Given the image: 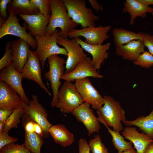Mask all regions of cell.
I'll list each match as a JSON object with an SVG mask.
<instances>
[{
	"label": "cell",
	"mask_w": 153,
	"mask_h": 153,
	"mask_svg": "<svg viewBox=\"0 0 153 153\" xmlns=\"http://www.w3.org/2000/svg\"><path fill=\"white\" fill-rule=\"evenodd\" d=\"M40 11V13L46 16H50L51 8L50 0H30Z\"/></svg>",
	"instance_id": "obj_33"
},
{
	"label": "cell",
	"mask_w": 153,
	"mask_h": 153,
	"mask_svg": "<svg viewBox=\"0 0 153 153\" xmlns=\"http://www.w3.org/2000/svg\"><path fill=\"white\" fill-rule=\"evenodd\" d=\"M23 78L21 73L15 69L12 62L1 70L0 73V80L15 90L24 103L29 104L30 100L26 95L22 85Z\"/></svg>",
	"instance_id": "obj_14"
},
{
	"label": "cell",
	"mask_w": 153,
	"mask_h": 153,
	"mask_svg": "<svg viewBox=\"0 0 153 153\" xmlns=\"http://www.w3.org/2000/svg\"><path fill=\"white\" fill-rule=\"evenodd\" d=\"M19 15L27 24L26 27L29 30V33L33 36L44 35L49 22L50 16H46L41 13L31 15Z\"/></svg>",
	"instance_id": "obj_20"
},
{
	"label": "cell",
	"mask_w": 153,
	"mask_h": 153,
	"mask_svg": "<svg viewBox=\"0 0 153 153\" xmlns=\"http://www.w3.org/2000/svg\"><path fill=\"white\" fill-rule=\"evenodd\" d=\"M88 77L101 78L104 76L97 72L93 65L92 59L87 56L79 63L71 72L64 73L61 79L72 82Z\"/></svg>",
	"instance_id": "obj_15"
},
{
	"label": "cell",
	"mask_w": 153,
	"mask_h": 153,
	"mask_svg": "<svg viewBox=\"0 0 153 153\" xmlns=\"http://www.w3.org/2000/svg\"><path fill=\"white\" fill-rule=\"evenodd\" d=\"M66 7L70 18L83 27H95V22L99 17L92 8L87 7L84 0H62Z\"/></svg>",
	"instance_id": "obj_3"
},
{
	"label": "cell",
	"mask_w": 153,
	"mask_h": 153,
	"mask_svg": "<svg viewBox=\"0 0 153 153\" xmlns=\"http://www.w3.org/2000/svg\"><path fill=\"white\" fill-rule=\"evenodd\" d=\"M40 61L35 51L29 50L27 60L21 72L23 78L36 82L50 96L51 94L44 84L41 77Z\"/></svg>",
	"instance_id": "obj_13"
},
{
	"label": "cell",
	"mask_w": 153,
	"mask_h": 153,
	"mask_svg": "<svg viewBox=\"0 0 153 153\" xmlns=\"http://www.w3.org/2000/svg\"><path fill=\"white\" fill-rule=\"evenodd\" d=\"M11 0H0V27L7 20L8 15L7 12V6L11 1Z\"/></svg>",
	"instance_id": "obj_35"
},
{
	"label": "cell",
	"mask_w": 153,
	"mask_h": 153,
	"mask_svg": "<svg viewBox=\"0 0 153 153\" xmlns=\"http://www.w3.org/2000/svg\"><path fill=\"white\" fill-rule=\"evenodd\" d=\"M23 109L24 114L41 127L43 132V138H48L50 135L49 129L52 124L47 119L48 112L39 103L38 97L33 95L29 104L25 103Z\"/></svg>",
	"instance_id": "obj_10"
},
{
	"label": "cell",
	"mask_w": 153,
	"mask_h": 153,
	"mask_svg": "<svg viewBox=\"0 0 153 153\" xmlns=\"http://www.w3.org/2000/svg\"><path fill=\"white\" fill-rule=\"evenodd\" d=\"M133 63L134 65L141 67L150 68L153 66V55L148 52L145 51Z\"/></svg>",
	"instance_id": "obj_31"
},
{
	"label": "cell",
	"mask_w": 153,
	"mask_h": 153,
	"mask_svg": "<svg viewBox=\"0 0 153 153\" xmlns=\"http://www.w3.org/2000/svg\"><path fill=\"white\" fill-rule=\"evenodd\" d=\"M107 129L112 137V141L114 148L118 151V153L122 152L133 147L130 141H126L124 138L120 133L110 129L106 124H104Z\"/></svg>",
	"instance_id": "obj_28"
},
{
	"label": "cell",
	"mask_w": 153,
	"mask_h": 153,
	"mask_svg": "<svg viewBox=\"0 0 153 153\" xmlns=\"http://www.w3.org/2000/svg\"><path fill=\"white\" fill-rule=\"evenodd\" d=\"M34 131L40 136L43 138L44 133L42 128L35 122L34 123Z\"/></svg>",
	"instance_id": "obj_41"
},
{
	"label": "cell",
	"mask_w": 153,
	"mask_h": 153,
	"mask_svg": "<svg viewBox=\"0 0 153 153\" xmlns=\"http://www.w3.org/2000/svg\"><path fill=\"white\" fill-rule=\"evenodd\" d=\"M122 122L126 126L138 127L143 132L153 139V109L148 115L140 116L132 120H126Z\"/></svg>",
	"instance_id": "obj_25"
},
{
	"label": "cell",
	"mask_w": 153,
	"mask_h": 153,
	"mask_svg": "<svg viewBox=\"0 0 153 153\" xmlns=\"http://www.w3.org/2000/svg\"><path fill=\"white\" fill-rule=\"evenodd\" d=\"M17 92L0 80V109L14 110L23 108L24 103Z\"/></svg>",
	"instance_id": "obj_16"
},
{
	"label": "cell",
	"mask_w": 153,
	"mask_h": 153,
	"mask_svg": "<svg viewBox=\"0 0 153 153\" xmlns=\"http://www.w3.org/2000/svg\"><path fill=\"white\" fill-rule=\"evenodd\" d=\"M11 42H6L5 46V52L0 60V70H1L12 62V50L11 48Z\"/></svg>",
	"instance_id": "obj_34"
},
{
	"label": "cell",
	"mask_w": 153,
	"mask_h": 153,
	"mask_svg": "<svg viewBox=\"0 0 153 153\" xmlns=\"http://www.w3.org/2000/svg\"><path fill=\"white\" fill-rule=\"evenodd\" d=\"M57 43L63 47L68 53L64 73L71 72L79 63L87 57L83 48L75 39H69L60 36Z\"/></svg>",
	"instance_id": "obj_9"
},
{
	"label": "cell",
	"mask_w": 153,
	"mask_h": 153,
	"mask_svg": "<svg viewBox=\"0 0 153 153\" xmlns=\"http://www.w3.org/2000/svg\"><path fill=\"white\" fill-rule=\"evenodd\" d=\"M145 33H136L123 28H115L112 31L113 42L116 47L126 44L134 40L143 41Z\"/></svg>",
	"instance_id": "obj_24"
},
{
	"label": "cell",
	"mask_w": 153,
	"mask_h": 153,
	"mask_svg": "<svg viewBox=\"0 0 153 153\" xmlns=\"http://www.w3.org/2000/svg\"><path fill=\"white\" fill-rule=\"evenodd\" d=\"M143 41L134 40L116 47L115 53L125 60L133 62L145 51Z\"/></svg>",
	"instance_id": "obj_21"
},
{
	"label": "cell",
	"mask_w": 153,
	"mask_h": 153,
	"mask_svg": "<svg viewBox=\"0 0 153 153\" xmlns=\"http://www.w3.org/2000/svg\"><path fill=\"white\" fill-rule=\"evenodd\" d=\"M144 153H153V143H150L147 146Z\"/></svg>",
	"instance_id": "obj_43"
},
{
	"label": "cell",
	"mask_w": 153,
	"mask_h": 153,
	"mask_svg": "<svg viewBox=\"0 0 153 153\" xmlns=\"http://www.w3.org/2000/svg\"><path fill=\"white\" fill-rule=\"evenodd\" d=\"M14 110L0 109V122H5Z\"/></svg>",
	"instance_id": "obj_39"
},
{
	"label": "cell",
	"mask_w": 153,
	"mask_h": 153,
	"mask_svg": "<svg viewBox=\"0 0 153 153\" xmlns=\"http://www.w3.org/2000/svg\"><path fill=\"white\" fill-rule=\"evenodd\" d=\"M51 14L49 23L44 35H51L59 27L60 36L67 39L69 33L78 24L69 17L67 8L62 0H50Z\"/></svg>",
	"instance_id": "obj_1"
},
{
	"label": "cell",
	"mask_w": 153,
	"mask_h": 153,
	"mask_svg": "<svg viewBox=\"0 0 153 153\" xmlns=\"http://www.w3.org/2000/svg\"><path fill=\"white\" fill-rule=\"evenodd\" d=\"M55 106L64 114L71 113L84 102L75 84L65 81L59 90Z\"/></svg>",
	"instance_id": "obj_5"
},
{
	"label": "cell",
	"mask_w": 153,
	"mask_h": 153,
	"mask_svg": "<svg viewBox=\"0 0 153 153\" xmlns=\"http://www.w3.org/2000/svg\"><path fill=\"white\" fill-rule=\"evenodd\" d=\"M143 41L145 47L148 48V52L153 55V35L145 33Z\"/></svg>",
	"instance_id": "obj_37"
},
{
	"label": "cell",
	"mask_w": 153,
	"mask_h": 153,
	"mask_svg": "<svg viewBox=\"0 0 153 153\" xmlns=\"http://www.w3.org/2000/svg\"><path fill=\"white\" fill-rule=\"evenodd\" d=\"M88 144L92 153H109L99 135H95L94 138L90 140Z\"/></svg>",
	"instance_id": "obj_30"
},
{
	"label": "cell",
	"mask_w": 153,
	"mask_h": 153,
	"mask_svg": "<svg viewBox=\"0 0 153 153\" xmlns=\"http://www.w3.org/2000/svg\"><path fill=\"white\" fill-rule=\"evenodd\" d=\"M24 114V109L23 108L15 109L5 122L3 131L9 132L12 128H17Z\"/></svg>",
	"instance_id": "obj_29"
},
{
	"label": "cell",
	"mask_w": 153,
	"mask_h": 153,
	"mask_svg": "<svg viewBox=\"0 0 153 153\" xmlns=\"http://www.w3.org/2000/svg\"><path fill=\"white\" fill-rule=\"evenodd\" d=\"M122 136L133 144L137 153H144L153 139L143 132L140 133L135 127L126 126L121 131Z\"/></svg>",
	"instance_id": "obj_19"
},
{
	"label": "cell",
	"mask_w": 153,
	"mask_h": 153,
	"mask_svg": "<svg viewBox=\"0 0 153 153\" xmlns=\"http://www.w3.org/2000/svg\"><path fill=\"white\" fill-rule=\"evenodd\" d=\"M49 132L54 141L63 148L71 145L75 141L74 135L63 124L52 125L49 129Z\"/></svg>",
	"instance_id": "obj_22"
},
{
	"label": "cell",
	"mask_w": 153,
	"mask_h": 153,
	"mask_svg": "<svg viewBox=\"0 0 153 153\" xmlns=\"http://www.w3.org/2000/svg\"><path fill=\"white\" fill-rule=\"evenodd\" d=\"M122 11L124 13H129L130 16L129 24L132 26L137 17L140 16L145 18L146 13H151L153 11V8L143 5L137 0H126L124 3Z\"/></svg>",
	"instance_id": "obj_23"
},
{
	"label": "cell",
	"mask_w": 153,
	"mask_h": 153,
	"mask_svg": "<svg viewBox=\"0 0 153 153\" xmlns=\"http://www.w3.org/2000/svg\"><path fill=\"white\" fill-rule=\"evenodd\" d=\"M18 140L17 138L10 136L8 132L3 131L0 133V149L7 144L16 143Z\"/></svg>",
	"instance_id": "obj_36"
},
{
	"label": "cell",
	"mask_w": 153,
	"mask_h": 153,
	"mask_svg": "<svg viewBox=\"0 0 153 153\" xmlns=\"http://www.w3.org/2000/svg\"><path fill=\"white\" fill-rule=\"evenodd\" d=\"M8 18L0 27V39L8 35H14L27 42L33 49H37V42L34 37L26 30L25 26L22 27L17 15L10 6L9 3L7 6Z\"/></svg>",
	"instance_id": "obj_6"
},
{
	"label": "cell",
	"mask_w": 153,
	"mask_h": 153,
	"mask_svg": "<svg viewBox=\"0 0 153 153\" xmlns=\"http://www.w3.org/2000/svg\"><path fill=\"white\" fill-rule=\"evenodd\" d=\"M5 125V122H0V133H2L4 130Z\"/></svg>",
	"instance_id": "obj_45"
},
{
	"label": "cell",
	"mask_w": 153,
	"mask_h": 153,
	"mask_svg": "<svg viewBox=\"0 0 153 153\" xmlns=\"http://www.w3.org/2000/svg\"><path fill=\"white\" fill-rule=\"evenodd\" d=\"M47 60L49 70L45 73L44 76L51 83L53 94L51 106L53 107H55L58 102V93L61 83L60 80L64 73L66 61L58 55H52L49 57Z\"/></svg>",
	"instance_id": "obj_7"
},
{
	"label": "cell",
	"mask_w": 153,
	"mask_h": 153,
	"mask_svg": "<svg viewBox=\"0 0 153 153\" xmlns=\"http://www.w3.org/2000/svg\"><path fill=\"white\" fill-rule=\"evenodd\" d=\"M90 106L89 103L84 102L71 113L78 122L84 125L89 136L94 132L99 133L101 128L98 119L94 115Z\"/></svg>",
	"instance_id": "obj_12"
},
{
	"label": "cell",
	"mask_w": 153,
	"mask_h": 153,
	"mask_svg": "<svg viewBox=\"0 0 153 153\" xmlns=\"http://www.w3.org/2000/svg\"><path fill=\"white\" fill-rule=\"evenodd\" d=\"M60 31L56 29L51 35H44L41 36H36L37 47L35 52L40 61L42 69L48 58L53 55L62 54L67 56V52L64 48H61L57 45V39L60 36Z\"/></svg>",
	"instance_id": "obj_4"
},
{
	"label": "cell",
	"mask_w": 153,
	"mask_h": 153,
	"mask_svg": "<svg viewBox=\"0 0 153 153\" xmlns=\"http://www.w3.org/2000/svg\"><path fill=\"white\" fill-rule=\"evenodd\" d=\"M118 153H137L134 147L133 148L124 151L122 152Z\"/></svg>",
	"instance_id": "obj_44"
},
{
	"label": "cell",
	"mask_w": 153,
	"mask_h": 153,
	"mask_svg": "<svg viewBox=\"0 0 153 153\" xmlns=\"http://www.w3.org/2000/svg\"><path fill=\"white\" fill-rule=\"evenodd\" d=\"M137 1L143 4L147 7L150 5H153V0H137Z\"/></svg>",
	"instance_id": "obj_42"
},
{
	"label": "cell",
	"mask_w": 153,
	"mask_h": 153,
	"mask_svg": "<svg viewBox=\"0 0 153 153\" xmlns=\"http://www.w3.org/2000/svg\"><path fill=\"white\" fill-rule=\"evenodd\" d=\"M0 153H31L23 143H11L0 149Z\"/></svg>",
	"instance_id": "obj_32"
},
{
	"label": "cell",
	"mask_w": 153,
	"mask_h": 153,
	"mask_svg": "<svg viewBox=\"0 0 153 153\" xmlns=\"http://www.w3.org/2000/svg\"><path fill=\"white\" fill-rule=\"evenodd\" d=\"M9 4L17 15H31L40 13L39 10L31 3L30 0H13Z\"/></svg>",
	"instance_id": "obj_26"
},
{
	"label": "cell",
	"mask_w": 153,
	"mask_h": 153,
	"mask_svg": "<svg viewBox=\"0 0 153 153\" xmlns=\"http://www.w3.org/2000/svg\"><path fill=\"white\" fill-rule=\"evenodd\" d=\"M75 39L84 50L91 55L94 67L96 70H99L104 60L108 57L109 53L107 51L110 48L111 43L108 42L103 44L91 45L86 43L79 37Z\"/></svg>",
	"instance_id": "obj_17"
},
{
	"label": "cell",
	"mask_w": 153,
	"mask_h": 153,
	"mask_svg": "<svg viewBox=\"0 0 153 153\" xmlns=\"http://www.w3.org/2000/svg\"><path fill=\"white\" fill-rule=\"evenodd\" d=\"M151 14H152V16H153V11L152 12Z\"/></svg>",
	"instance_id": "obj_46"
},
{
	"label": "cell",
	"mask_w": 153,
	"mask_h": 153,
	"mask_svg": "<svg viewBox=\"0 0 153 153\" xmlns=\"http://www.w3.org/2000/svg\"><path fill=\"white\" fill-rule=\"evenodd\" d=\"M74 84L78 92L84 102L90 104L97 110L104 104V98L93 86L88 78L76 80Z\"/></svg>",
	"instance_id": "obj_11"
},
{
	"label": "cell",
	"mask_w": 153,
	"mask_h": 153,
	"mask_svg": "<svg viewBox=\"0 0 153 153\" xmlns=\"http://www.w3.org/2000/svg\"><path fill=\"white\" fill-rule=\"evenodd\" d=\"M78 153H90V149L89 144L84 139L81 138L78 143Z\"/></svg>",
	"instance_id": "obj_38"
},
{
	"label": "cell",
	"mask_w": 153,
	"mask_h": 153,
	"mask_svg": "<svg viewBox=\"0 0 153 153\" xmlns=\"http://www.w3.org/2000/svg\"><path fill=\"white\" fill-rule=\"evenodd\" d=\"M111 28L110 25L87 27L80 29L75 28L69 33L68 36L70 39L83 37L85 38L84 42L86 43L91 45H97L102 44L109 37L107 33Z\"/></svg>",
	"instance_id": "obj_8"
},
{
	"label": "cell",
	"mask_w": 153,
	"mask_h": 153,
	"mask_svg": "<svg viewBox=\"0 0 153 153\" xmlns=\"http://www.w3.org/2000/svg\"><path fill=\"white\" fill-rule=\"evenodd\" d=\"M152 143H153V142Z\"/></svg>",
	"instance_id": "obj_47"
},
{
	"label": "cell",
	"mask_w": 153,
	"mask_h": 153,
	"mask_svg": "<svg viewBox=\"0 0 153 153\" xmlns=\"http://www.w3.org/2000/svg\"><path fill=\"white\" fill-rule=\"evenodd\" d=\"M30 46L27 42L20 38L11 42L12 63L19 72L21 73L27 60Z\"/></svg>",
	"instance_id": "obj_18"
},
{
	"label": "cell",
	"mask_w": 153,
	"mask_h": 153,
	"mask_svg": "<svg viewBox=\"0 0 153 153\" xmlns=\"http://www.w3.org/2000/svg\"><path fill=\"white\" fill-rule=\"evenodd\" d=\"M44 143L43 138L34 131L25 132V141L23 144L31 153H41V148Z\"/></svg>",
	"instance_id": "obj_27"
},
{
	"label": "cell",
	"mask_w": 153,
	"mask_h": 153,
	"mask_svg": "<svg viewBox=\"0 0 153 153\" xmlns=\"http://www.w3.org/2000/svg\"><path fill=\"white\" fill-rule=\"evenodd\" d=\"M104 104L97 110L100 122L119 133L123 129L122 122L126 120L125 112L120 103L111 96H103Z\"/></svg>",
	"instance_id": "obj_2"
},
{
	"label": "cell",
	"mask_w": 153,
	"mask_h": 153,
	"mask_svg": "<svg viewBox=\"0 0 153 153\" xmlns=\"http://www.w3.org/2000/svg\"><path fill=\"white\" fill-rule=\"evenodd\" d=\"M88 1L92 8L96 12H98L100 11L103 10V7L100 3H98L97 0H88Z\"/></svg>",
	"instance_id": "obj_40"
}]
</instances>
